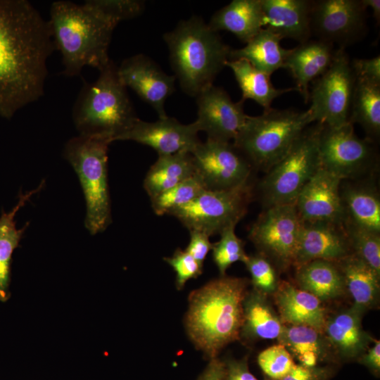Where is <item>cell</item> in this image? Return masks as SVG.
Masks as SVG:
<instances>
[{"mask_svg":"<svg viewBox=\"0 0 380 380\" xmlns=\"http://www.w3.org/2000/svg\"><path fill=\"white\" fill-rule=\"evenodd\" d=\"M55 50L49 20L27 0H0V116L44 94L47 60Z\"/></svg>","mask_w":380,"mask_h":380,"instance_id":"6da1fadb","label":"cell"},{"mask_svg":"<svg viewBox=\"0 0 380 380\" xmlns=\"http://www.w3.org/2000/svg\"><path fill=\"white\" fill-rule=\"evenodd\" d=\"M246 278L221 276L192 291L184 317L186 332L209 360L240 338Z\"/></svg>","mask_w":380,"mask_h":380,"instance_id":"7a4b0ae2","label":"cell"},{"mask_svg":"<svg viewBox=\"0 0 380 380\" xmlns=\"http://www.w3.org/2000/svg\"><path fill=\"white\" fill-rule=\"evenodd\" d=\"M49 23L65 76H79L85 66L100 71L111 61L108 48L118 23L110 18L84 4L57 1L51 6Z\"/></svg>","mask_w":380,"mask_h":380,"instance_id":"3957f363","label":"cell"},{"mask_svg":"<svg viewBox=\"0 0 380 380\" xmlns=\"http://www.w3.org/2000/svg\"><path fill=\"white\" fill-rule=\"evenodd\" d=\"M163 38L181 89L195 98L213 84L217 74L226 66L232 49L218 32L196 15L180 21Z\"/></svg>","mask_w":380,"mask_h":380,"instance_id":"277c9868","label":"cell"},{"mask_svg":"<svg viewBox=\"0 0 380 380\" xmlns=\"http://www.w3.org/2000/svg\"><path fill=\"white\" fill-rule=\"evenodd\" d=\"M80 135L99 137L111 142L139 119L111 60L93 82H84L72 108Z\"/></svg>","mask_w":380,"mask_h":380,"instance_id":"5b68a950","label":"cell"},{"mask_svg":"<svg viewBox=\"0 0 380 380\" xmlns=\"http://www.w3.org/2000/svg\"><path fill=\"white\" fill-rule=\"evenodd\" d=\"M310 123L308 110L270 108L260 115H248L232 143L253 169L265 173L288 153Z\"/></svg>","mask_w":380,"mask_h":380,"instance_id":"8992f818","label":"cell"},{"mask_svg":"<svg viewBox=\"0 0 380 380\" xmlns=\"http://www.w3.org/2000/svg\"><path fill=\"white\" fill-rule=\"evenodd\" d=\"M109 139L78 135L70 139L63 156L77 173L86 201V229L92 235L103 232L111 223L108 183Z\"/></svg>","mask_w":380,"mask_h":380,"instance_id":"52a82bcc","label":"cell"},{"mask_svg":"<svg viewBox=\"0 0 380 380\" xmlns=\"http://www.w3.org/2000/svg\"><path fill=\"white\" fill-rule=\"evenodd\" d=\"M321 125L307 127L288 153L265 174L258 186L263 208L295 203L320 167L318 138Z\"/></svg>","mask_w":380,"mask_h":380,"instance_id":"ba28073f","label":"cell"},{"mask_svg":"<svg viewBox=\"0 0 380 380\" xmlns=\"http://www.w3.org/2000/svg\"><path fill=\"white\" fill-rule=\"evenodd\" d=\"M252 178L232 188L205 190L170 215L189 231H200L208 236L220 234L227 227L236 226L246 214L253 197Z\"/></svg>","mask_w":380,"mask_h":380,"instance_id":"9c48e42d","label":"cell"},{"mask_svg":"<svg viewBox=\"0 0 380 380\" xmlns=\"http://www.w3.org/2000/svg\"><path fill=\"white\" fill-rule=\"evenodd\" d=\"M321 125L318 138L320 167L342 179L373 175L379 165L376 142L361 139L350 122L340 127Z\"/></svg>","mask_w":380,"mask_h":380,"instance_id":"30bf717a","label":"cell"},{"mask_svg":"<svg viewBox=\"0 0 380 380\" xmlns=\"http://www.w3.org/2000/svg\"><path fill=\"white\" fill-rule=\"evenodd\" d=\"M356 77L344 49H336L328 70L312 82L308 110L311 122L336 127L349 122Z\"/></svg>","mask_w":380,"mask_h":380,"instance_id":"8fae6325","label":"cell"},{"mask_svg":"<svg viewBox=\"0 0 380 380\" xmlns=\"http://www.w3.org/2000/svg\"><path fill=\"white\" fill-rule=\"evenodd\" d=\"M301 224L295 203L265 208L250 228L248 238L260 254L286 269L294 265Z\"/></svg>","mask_w":380,"mask_h":380,"instance_id":"7c38bea8","label":"cell"},{"mask_svg":"<svg viewBox=\"0 0 380 380\" xmlns=\"http://www.w3.org/2000/svg\"><path fill=\"white\" fill-rule=\"evenodd\" d=\"M367 9L362 0L312 1V35L345 49L365 36Z\"/></svg>","mask_w":380,"mask_h":380,"instance_id":"4fadbf2b","label":"cell"},{"mask_svg":"<svg viewBox=\"0 0 380 380\" xmlns=\"http://www.w3.org/2000/svg\"><path fill=\"white\" fill-rule=\"evenodd\" d=\"M191 155L195 173L207 190L232 188L252 177L253 167L232 142L207 138Z\"/></svg>","mask_w":380,"mask_h":380,"instance_id":"5bb4252c","label":"cell"},{"mask_svg":"<svg viewBox=\"0 0 380 380\" xmlns=\"http://www.w3.org/2000/svg\"><path fill=\"white\" fill-rule=\"evenodd\" d=\"M197 119L194 121L199 131L208 139L232 142L245 125L248 115L243 111V101L234 102L227 92L213 84L203 90L196 97Z\"/></svg>","mask_w":380,"mask_h":380,"instance_id":"9a60e30c","label":"cell"},{"mask_svg":"<svg viewBox=\"0 0 380 380\" xmlns=\"http://www.w3.org/2000/svg\"><path fill=\"white\" fill-rule=\"evenodd\" d=\"M118 74L126 87L155 110L158 118L167 116L164 106L175 91V75L166 74L152 59L141 53L125 58L118 66Z\"/></svg>","mask_w":380,"mask_h":380,"instance_id":"2e32d148","label":"cell"},{"mask_svg":"<svg viewBox=\"0 0 380 380\" xmlns=\"http://www.w3.org/2000/svg\"><path fill=\"white\" fill-rule=\"evenodd\" d=\"M198 132L194 122L184 125L168 116L158 118L155 122L139 119L118 141L130 140L150 146L158 156L182 151L191 153L201 142L198 136Z\"/></svg>","mask_w":380,"mask_h":380,"instance_id":"e0dca14e","label":"cell"},{"mask_svg":"<svg viewBox=\"0 0 380 380\" xmlns=\"http://www.w3.org/2000/svg\"><path fill=\"white\" fill-rule=\"evenodd\" d=\"M342 180L322 167H319L295 201L302 222H343L345 215L340 196Z\"/></svg>","mask_w":380,"mask_h":380,"instance_id":"ac0fdd59","label":"cell"},{"mask_svg":"<svg viewBox=\"0 0 380 380\" xmlns=\"http://www.w3.org/2000/svg\"><path fill=\"white\" fill-rule=\"evenodd\" d=\"M353 254L343 223L302 222L294 265L323 260L338 262Z\"/></svg>","mask_w":380,"mask_h":380,"instance_id":"d6986e66","label":"cell"},{"mask_svg":"<svg viewBox=\"0 0 380 380\" xmlns=\"http://www.w3.org/2000/svg\"><path fill=\"white\" fill-rule=\"evenodd\" d=\"M264 28L300 44L310 39L312 1L261 0Z\"/></svg>","mask_w":380,"mask_h":380,"instance_id":"ffe728a7","label":"cell"},{"mask_svg":"<svg viewBox=\"0 0 380 380\" xmlns=\"http://www.w3.org/2000/svg\"><path fill=\"white\" fill-rule=\"evenodd\" d=\"M373 178L343 179L340 196L344 220L380 233V196Z\"/></svg>","mask_w":380,"mask_h":380,"instance_id":"44dd1931","label":"cell"},{"mask_svg":"<svg viewBox=\"0 0 380 380\" xmlns=\"http://www.w3.org/2000/svg\"><path fill=\"white\" fill-rule=\"evenodd\" d=\"M335 51L334 45L318 39H309L291 49L284 68L291 74L305 103L309 101L310 83L328 70Z\"/></svg>","mask_w":380,"mask_h":380,"instance_id":"7402d4cb","label":"cell"},{"mask_svg":"<svg viewBox=\"0 0 380 380\" xmlns=\"http://www.w3.org/2000/svg\"><path fill=\"white\" fill-rule=\"evenodd\" d=\"M277 305L282 319L292 326H307L321 332L327 322L322 301L288 283L277 289Z\"/></svg>","mask_w":380,"mask_h":380,"instance_id":"603a6c76","label":"cell"},{"mask_svg":"<svg viewBox=\"0 0 380 380\" xmlns=\"http://www.w3.org/2000/svg\"><path fill=\"white\" fill-rule=\"evenodd\" d=\"M208 25L217 32L228 31L246 44L264 28L261 0H233L217 11Z\"/></svg>","mask_w":380,"mask_h":380,"instance_id":"cb8c5ba5","label":"cell"},{"mask_svg":"<svg viewBox=\"0 0 380 380\" xmlns=\"http://www.w3.org/2000/svg\"><path fill=\"white\" fill-rule=\"evenodd\" d=\"M363 312L353 306L327 320L324 331L327 333L328 340L343 357L358 356L372 341L362 327Z\"/></svg>","mask_w":380,"mask_h":380,"instance_id":"d4e9b609","label":"cell"},{"mask_svg":"<svg viewBox=\"0 0 380 380\" xmlns=\"http://www.w3.org/2000/svg\"><path fill=\"white\" fill-rule=\"evenodd\" d=\"M282 39L266 28H262L246 45L241 49H232L229 60L245 59L258 70L271 75L284 68L291 49L282 47Z\"/></svg>","mask_w":380,"mask_h":380,"instance_id":"484cf974","label":"cell"},{"mask_svg":"<svg viewBox=\"0 0 380 380\" xmlns=\"http://www.w3.org/2000/svg\"><path fill=\"white\" fill-rule=\"evenodd\" d=\"M284 327L265 294L255 289L246 293L240 337L248 340L279 338Z\"/></svg>","mask_w":380,"mask_h":380,"instance_id":"4316f807","label":"cell"},{"mask_svg":"<svg viewBox=\"0 0 380 380\" xmlns=\"http://www.w3.org/2000/svg\"><path fill=\"white\" fill-rule=\"evenodd\" d=\"M296 267V281L300 289L321 301L340 296L346 288L342 273L335 262L315 260Z\"/></svg>","mask_w":380,"mask_h":380,"instance_id":"83f0119b","label":"cell"},{"mask_svg":"<svg viewBox=\"0 0 380 380\" xmlns=\"http://www.w3.org/2000/svg\"><path fill=\"white\" fill-rule=\"evenodd\" d=\"M195 174L191 153L182 151L158 156L145 176L144 188L152 198Z\"/></svg>","mask_w":380,"mask_h":380,"instance_id":"f1b7e54d","label":"cell"},{"mask_svg":"<svg viewBox=\"0 0 380 380\" xmlns=\"http://www.w3.org/2000/svg\"><path fill=\"white\" fill-rule=\"evenodd\" d=\"M233 72L234 77L241 90V101L251 99L264 110L271 108L272 101L278 96L297 91L296 87L277 89L272 84L270 76L258 70L245 59L229 60L226 63Z\"/></svg>","mask_w":380,"mask_h":380,"instance_id":"f546056e","label":"cell"},{"mask_svg":"<svg viewBox=\"0 0 380 380\" xmlns=\"http://www.w3.org/2000/svg\"><path fill=\"white\" fill-rule=\"evenodd\" d=\"M44 183L27 193H20L15 205L8 212H3L0 216V300L6 301L9 298L10 266L12 254L18 246L19 242L28 224L23 228L16 227L15 217L18 211L26 202L43 187Z\"/></svg>","mask_w":380,"mask_h":380,"instance_id":"4dcf8cb0","label":"cell"},{"mask_svg":"<svg viewBox=\"0 0 380 380\" xmlns=\"http://www.w3.org/2000/svg\"><path fill=\"white\" fill-rule=\"evenodd\" d=\"M355 307L365 310L371 306L379 291V277L371 267L355 254L336 262Z\"/></svg>","mask_w":380,"mask_h":380,"instance_id":"1f68e13d","label":"cell"},{"mask_svg":"<svg viewBox=\"0 0 380 380\" xmlns=\"http://www.w3.org/2000/svg\"><path fill=\"white\" fill-rule=\"evenodd\" d=\"M349 122L360 125L367 138L377 143L380 138V84L356 79Z\"/></svg>","mask_w":380,"mask_h":380,"instance_id":"d6a6232c","label":"cell"},{"mask_svg":"<svg viewBox=\"0 0 380 380\" xmlns=\"http://www.w3.org/2000/svg\"><path fill=\"white\" fill-rule=\"evenodd\" d=\"M207 190L196 174L172 188L150 198L151 207L157 215H170L175 209L192 201Z\"/></svg>","mask_w":380,"mask_h":380,"instance_id":"836d02e7","label":"cell"},{"mask_svg":"<svg viewBox=\"0 0 380 380\" xmlns=\"http://www.w3.org/2000/svg\"><path fill=\"white\" fill-rule=\"evenodd\" d=\"M353 254H355L380 275V233L353 222H343Z\"/></svg>","mask_w":380,"mask_h":380,"instance_id":"e575fe53","label":"cell"},{"mask_svg":"<svg viewBox=\"0 0 380 380\" xmlns=\"http://www.w3.org/2000/svg\"><path fill=\"white\" fill-rule=\"evenodd\" d=\"M319 331L307 326L284 327L279 337L280 343L289 349L297 358L306 354H315L319 357L325 346Z\"/></svg>","mask_w":380,"mask_h":380,"instance_id":"d590c367","label":"cell"},{"mask_svg":"<svg viewBox=\"0 0 380 380\" xmlns=\"http://www.w3.org/2000/svg\"><path fill=\"white\" fill-rule=\"evenodd\" d=\"M236 226L224 229L220 234V239L213 243V259L220 276L225 275L227 269L234 262H244L248 257L244 250V243L235 233Z\"/></svg>","mask_w":380,"mask_h":380,"instance_id":"8d00e7d4","label":"cell"},{"mask_svg":"<svg viewBox=\"0 0 380 380\" xmlns=\"http://www.w3.org/2000/svg\"><path fill=\"white\" fill-rule=\"evenodd\" d=\"M243 263L251 274L255 290L265 295L277 290V272L267 258L260 253L248 255Z\"/></svg>","mask_w":380,"mask_h":380,"instance_id":"74e56055","label":"cell"},{"mask_svg":"<svg viewBox=\"0 0 380 380\" xmlns=\"http://www.w3.org/2000/svg\"><path fill=\"white\" fill-rule=\"evenodd\" d=\"M258 362L266 375L276 380L285 376L296 365L291 353L281 343L262 350L258 355Z\"/></svg>","mask_w":380,"mask_h":380,"instance_id":"f35d334b","label":"cell"},{"mask_svg":"<svg viewBox=\"0 0 380 380\" xmlns=\"http://www.w3.org/2000/svg\"><path fill=\"white\" fill-rule=\"evenodd\" d=\"M106 15L120 22L138 16L144 10V4L136 0H88L84 2Z\"/></svg>","mask_w":380,"mask_h":380,"instance_id":"ab89813d","label":"cell"},{"mask_svg":"<svg viewBox=\"0 0 380 380\" xmlns=\"http://www.w3.org/2000/svg\"><path fill=\"white\" fill-rule=\"evenodd\" d=\"M164 260L176 272L175 284L178 290L182 289L189 279L197 278L202 274L203 265L179 248L172 256L164 258Z\"/></svg>","mask_w":380,"mask_h":380,"instance_id":"60d3db41","label":"cell"},{"mask_svg":"<svg viewBox=\"0 0 380 380\" xmlns=\"http://www.w3.org/2000/svg\"><path fill=\"white\" fill-rule=\"evenodd\" d=\"M356 79L380 84V56L350 61Z\"/></svg>","mask_w":380,"mask_h":380,"instance_id":"b9f144b4","label":"cell"},{"mask_svg":"<svg viewBox=\"0 0 380 380\" xmlns=\"http://www.w3.org/2000/svg\"><path fill=\"white\" fill-rule=\"evenodd\" d=\"M189 232V243L185 251L199 264L203 265V262L208 253L212 250L213 243L210 241V236L202 232L191 230Z\"/></svg>","mask_w":380,"mask_h":380,"instance_id":"7bdbcfd3","label":"cell"},{"mask_svg":"<svg viewBox=\"0 0 380 380\" xmlns=\"http://www.w3.org/2000/svg\"><path fill=\"white\" fill-rule=\"evenodd\" d=\"M224 363L222 380H258L250 372L247 360H228Z\"/></svg>","mask_w":380,"mask_h":380,"instance_id":"ee69618b","label":"cell"},{"mask_svg":"<svg viewBox=\"0 0 380 380\" xmlns=\"http://www.w3.org/2000/svg\"><path fill=\"white\" fill-rule=\"evenodd\" d=\"M324 371L315 367L295 365L292 369L279 380H323Z\"/></svg>","mask_w":380,"mask_h":380,"instance_id":"f6af8a7d","label":"cell"},{"mask_svg":"<svg viewBox=\"0 0 380 380\" xmlns=\"http://www.w3.org/2000/svg\"><path fill=\"white\" fill-rule=\"evenodd\" d=\"M224 363L217 357L210 360L208 365L197 380H222Z\"/></svg>","mask_w":380,"mask_h":380,"instance_id":"bcb514c9","label":"cell"},{"mask_svg":"<svg viewBox=\"0 0 380 380\" xmlns=\"http://www.w3.org/2000/svg\"><path fill=\"white\" fill-rule=\"evenodd\" d=\"M362 362L371 369L376 372L380 370V342L376 341L374 345L370 348L362 357Z\"/></svg>","mask_w":380,"mask_h":380,"instance_id":"7dc6e473","label":"cell"},{"mask_svg":"<svg viewBox=\"0 0 380 380\" xmlns=\"http://www.w3.org/2000/svg\"><path fill=\"white\" fill-rule=\"evenodd\" d=\"M365 7L372 10V15L376 23L380 21V1L379 0H362Z\"/></svg>","mask_w":380,"mask_h":380,"instance_id":"c3c4849f","label":"cell"}]
</instances>
